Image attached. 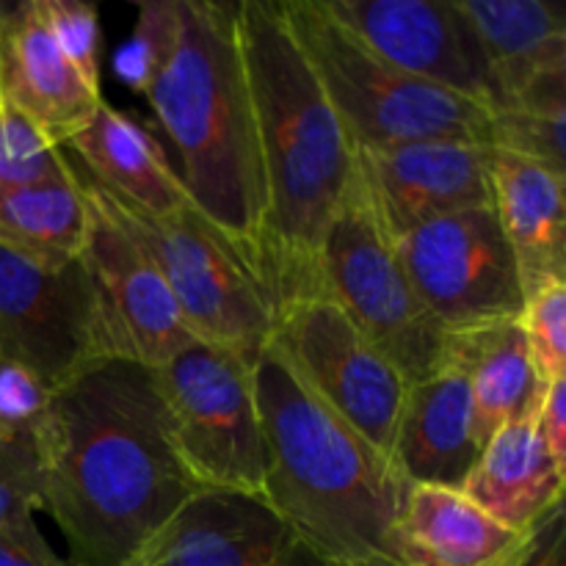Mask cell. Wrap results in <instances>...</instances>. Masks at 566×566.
Here are the masks:
<instances>
[{"label": "cell", "instance_id": "1", "mask_svg": "<svg viewBox=\"0 0 566 566\" xmlns=\"http://www.w3.org/2000/svg\"><path fill=\"white\" fill-rule=\"evenodd\" d=\"M42 512L70 566H125L199 486L182 470L149 368L97 359L53 390L36 440Z\"/></svg>", "mask_w": 566, "mask_h": 566}, {"label": "cell", "instance_id": "2", "mask_svg": "<svg viewBox=\"0 0 566 566\" xmlns=\"http://www.w3.org/2000/svg\"><path fill=\"white\" fill-rule=\"evenodd\" d=\"M238 36L265 188L258 285L271 307L324 293V241L359 169V147L298 48L280 0H241Z\"/></svg>", "mask_w": 566, "mask_h": 566}, {"label": "cell", "instance_id": "3", "mask_svg": "<svg viewBox=\"0 0 566 566\" xmlns=\"http://www.w3.org/2000/svg\"><path fill=\"white\" fill-rule=\"evenodd\" d=\"M144 97L177 153L191 205L258 282L265 188L238 3L169 0V36Z\"/></svg>", "mask_w": 566, "mask_h": 566}, {"label": "cell", "instance_id": "4", "mask_svg": "<svg viewBox=\"0 0 566 566\" xmlns=\"http://www.w3.org/2000/svg\"><path fill=\"white\" fill-rule=\"evenodd\" d=\"M269 506L329 566L387 562L409 481L265 343L252 365Z\"/></svg>", "mask_w": 566, "mask_h": 566}, {"label": "cell", "instance_id": "5", "mask_svg": "<svg viewBox=\"0 0 566 566\" xmlns=\"http://www.w3.org/2000/svg\"><path fill=\"white\" fill-rule=\"evenodd\" d=\"M285 20L359 149L423 138L495 147L492 108L431 86L370 53L324 0H280Z\"/></svg>", "mask_w": 566, "mask_h": 566}, {"label": "cell", "instance_id": "6", "mask_svg": "<svg viewBox=\"0 0 566 566\" xmlns=\"http://www.w3.org/2000/svg\"><path fill=\"white\" fill-rule=\"evenodd\" d=\"M83 182L88 197L158 265L191 335L254 365L271 340V307L208 219L193 205L171 216H144L86 177Z\"/></svg>", "mask_w": 566, "mask_h": 566}, {"label": "cell", "instance_id": "7", "mask_svg": "<svg viewBox=\"0 0 566 566\" xmlns=\"http://www.w3.org/2000/svg\"><path fill=\"white\" fill-rule=\"evenodd\" d=\"M321 271L326 296L346 310L409 385L440 368L448 335L420 302L398 254L396 235L376 210L363 169H357L326 232Z\"/></svg>", "mask_w": 566, "mask_h": 566}, {"label": "cell", "instance_id": "8", "mask_svg": "<svg viewBox=\"0 0 566 566\" xmlns=\"http://www.w3.org/2000/svg\"><path fill=\"white\" fill-rule=\"evenodd\" d=\"M153 376L171 448L193 484L263 497L265 440L252 365L193 340Z\"/></svg>", "mask_w": 566, "mask_h": 566}, {"label": "cell", "instance_id": "9", "mask_svg": "<svg viewBox=\"0 0 566 566\" xmlns=\"http://www.w3.org/2000/svg\"><path fill=\"white\" fill-rule=\"evenodd\" d=\"M271 346L315 398L392 462L409 381L329 298H296L274 313Z\"/></svg>", "mask_w": 566, "mask_h": 566}, {"label": "cell", "instance_id": "10", "mask_svg": "<svg viewBox=\"0 0 566 566\" xmlns=\"http://www.w3.org/2000/svg\"><path fill=\"white\" fill-rule=\"evenodd\" d=\"M420 302L446 335L520 318V271L492 208L426 221L396 238Z\"/></svg>", "mask_w": 566, "mask_h": 566}, {"label": "cell", "instance_id": "11", "mask_svg": "<svg viewBox=\"0 0 566 566\" xmlns=\"http://www.w3.org/2000/svg\"><path fill=\"white\" fill-rule=\"evenodd\" d=\"M88 208L92 227L81 260L92 285L99 359L160 368L197 337L153 258L92 197Z\"/></svg>", "mask_w": 566, "mask_h": 566}, {"label": "cell", "instance_id": "12", "mask_svg": "<svg viewBox=\"0 0 566 566\" xmlns=\"http://www.w3.org/2000/svg\"><path fill=\"white\" fill-rule=\"evenodd\" d=\"M0 357L33 370L53 390L97 363L83 260L50 269L0 243Z\"/></svg>", "mask_w": 566, "mask_h": 566}, {"label": "cell", "instance_id": "13", "mask_svg": "<svg viewBox=\"0 0 566 566\" xmlns=\"http://www.w3.org/2000/svg\"><path fill=\"white\" fill-rule=\"evenodd\" d=\"M324 6L396 70L495 108L484 44L459 0H324Z\"/></svg>", "mask_w": 566, "mask_h": 566}, {"label": "cell", "instance_id": "14", "mask_svg": "<svg viewBox=\"0 0 566 566\" xmlns=\"http://www.w3.org/2000/svg\"><path fill=\"white\" fill-rule=\"evenodd\" d=\"M125 566H329L260 495L199 490Z\"/></svg>", "mask_w": 566, "mask_h": 566}, {"label": "cell", "instance_id": "15", "mask_svg": "<svg viewBox=\"0 0 566 566\" xmlns=\"http://www.w3.org/2000/svg\"><path fill=\"white\" fill-rule=\"evenodd\" d=\"M492 153L490 144L423 138L359 149V169L398 238L442 216L492 208Z\"/></svg>", "mask_w": 566, "mask_h": 566}, {"label": "cell", "instance_id": "16", "mask_svg": "<svg viewBox=\"0 0 566 566\" xmlns=\"http://www.w3.org/2000/svg\"><path fill=\"white\" fill-rule=\"evenodd\" d=\"M0 97L61 149L103 103V92L83 81L50 36L36 0L0 3Z\"/></svg>", "mask_w": 566, "mask_h": 566}, {"label": "cell", "instance_id": "17", "mask_svg": "<svg viewBox=\"0 0 566 566\" xmlns=\"http://www.w3.org/2000/svg\"><path fill=\"white\" fill-rule=\"evenodd\" d=\"M531 534L497 523L462 490L407 484L387 536V562L396 566H514L528 547Z\"/></svg>", "mask_w": 566, "mask_h": 566}, {"label": "cell", "instance_id": "18", "mask_svg": "<svg viewBox=\"0 0 566 566\" xmlns=\"http://www.w3.org/2000/svg\"><path fill=\"white\" fill-rule=\"evenodd\" d=\"M468 374L446 354L440 368L412 381L398 420L392 464L409 484L462 490L481 457Z\"/></svg>", "mask_w": 566, "mask_h": 566}, {"label": "cell", "instance_id": "19", "mask_svg": "<svg viewBox=\"0 0 566 566\" xmlns=\"http://www.w3.org/2000/svg\"><path fill=\"white\" fill-rule=\"evenodd\" d=\"M564 177L523 155L492 153V210L503 227L525 298L566 282Z\"/></svg>", "mask_w": 566, "mask_h": 566}, {"label": "cell", "instance_id": "20", "mask_svg": "<svg viewBox=\"0 0 566 566\" xmlns=\"http://www.w3.org/2000/svg\"><path fill=\"white\" fill-rule=\"evenodd\" d=\"M86 180L144 216H171L191 205L158 138L103 97L97 114L66 144Z\"/></svg>", "mask_w": 566, "mask_h": 566}, {"label": "cell", "instance_id": "21", "mask_svg": "<svg viewBox=\"0 0 566 566\" xmlns=\"http://www.w3.org/2000/svg\"><path fill=\"white\" fill-rule=\"evenodd\" d=\"M566 470L553 462L534 418L497 429L481 448L462 492L497 523L531 534L553 509L564 506Z\"/></svg>", "mask_w": 566, "mask_h": 566}, {"label": "cell", "instance_id": "22", "mask_svg": "<svg viewBox=\"0 0 566 566\" xmlns=\"http://www.w3.org/2000/svg\"><path fill=\"white\" fill-rule=\"evenodd\" d=\"M459 6L484 44L497 92L495 108L539 77L566 70V17L562 3L459 0Z\"/></svg>", "mask_w": 566, "mask_h": 566}, {"label": "cell", "instance_id": "23", "mask_svg": "<svg viewBox=\"0 0 566 566\" xmlns=\"http://www.w3.org/2000/svg\"><path fill=\"white\" fill-rule=\"evenodd\" d=\"M446 354L468 374L475 437L481 446L503 426L534 418L545 385L536 376L517 318L453 332L448 335Z\"/></svg>", "mask_w": 566, "mask_h": 566}, {"label": "cell", "instance_id": "24", "mask_svg": "<svg viewBox=\"0 0 566 566\" xmlns=\"http://www.w3.org/2000/svg\"><path fill=\"white\" fill-rule=\"evenodd\" d=\"M92 208L81 171L42 186L0 191V243L39 265L61 269L81 260Z\"/></svg>", "mask_w": 566, "mask_h": 566}, {"label": "cell", "instance_id": "25", "mask_svg": "<svg viewBox=\"0 0 566 566\" xmlns=\"http://www.w3.org/2000/svg\"><path fill=\"white\" fill-rule=\"evenodd\" d=\"M495 147L566 175V70L539 77L492 111Z\"/></svg>", "mask_w": 566, "mask_h": 566}, {"label": "cell", "instance_id": "26", "mask_svg": "<svg viewBox=\"0 0 566 566\" xmlns=\"http://www.w3.org/2000/svg\"><path fill=\"white\" fill-rule=\"evenodd\" d=\"M72 171L64 149L0 97V191L64 180Z\"/></svg>", "mask_w": 566, "mask_h": 566}, {"label": "cell", "instance_id": "27", "mask_svg": "<svg viewBox=\"0 0 566 566\" xmlns=\"http://www.w3.org/2000/svg\"><path fill=\"white\" fill-rule=\"evenodd\" d=\"M517 321L542 385L566 379V282H547L531 293Z\"/></svg>", "mask_w": 566, "mask_h": 566}, {"label": "cell", "instance_id": "28", "mask_svg": "<svg viewBox=\"0 0 566 566\" xmlns=\"http://www.w3.org/2000/svg\"><path fill=\"white\" fill-rule=\"evenodd\" d=\"M53 387L20 363L0 357V442L36 446L48 423Z\"/></svg>", "mask_w": 566, "mask_h": 566}, {"label": "cell", "instance_id": "29", "mask_svg": "<svg viewBox=\"0 0 566 566\" xmlns=\"http://www.w3.org/2000/svg\"><path fill=\"white\" fill-rule=\"evenodd\" d=\"M50 36L83 75L99 88V17L97 6L81 0H36Z\"/></svg>", "mask_w": 566, "mask_h": 566}, {"label": "cell", "instance_id": "30", "mask_svg": "<svg viewBox=\"0 0 566 566\" xmlns=\"http://www.w3.org/2000/svg\"><path fill=\"white\" fill-rule=\"evenodd\" d=\"M169 36V0L138 3L136 28L114 53V72L130 92L147 94Z\"/></svg>", "mask_w": 566, "mask_h": 566}, {"label": "cell", "instance_id": "31", "mask_svg": "<svg viewBox=\"0 0 566 566\" xmlns=\"http://www.w3.org/2000/svg\"><path fill=\"white\" fill-rule=\"evenodd\" d=\"M42 512V459L36 446L0 442V528Z\"/></svg>", "mask_w": 566, "mask_h": 566}, {"label": "cell", "instance_id": "32", "mask_svg": "<svg viewBox=\"0 0 566 566\" xmlns=\"http://www.w3.org/2000/svg\"><path fill=\"white\" fill-rule=\"evenodd\" d=\"M0 566H70V562L55 556L36 517H25L0 528Z\"/></svg>", "mask_w": 566, "mask_h": 566}, {"label": "cell", "instance_id": "33", "mask_svg": "<svg viewBox=\"0 0 566 566\" xmlns=\"http://www.w3.org/2000/svg\"><path fill=\"white\" fill-rule=\"evenodd\" d=\"M534 420L553 462L566 470V379L545 385Z\"/></svg>", "mask_w": 566, "mask_h": 566}, {"label": "cell", "instance_id": "34", "mask_svg": "<svg viewBox=\"0 0 566 566\" xmlns=\"http://www.w3.org/2000/svg\"><path fill=\"white\" fill-rule=\"evenodd\" d=\"M514 566H566L564 506L553 509L531 534L528 547Z\"/></svg>", "mask_w": 566, "mask_h": 566}, {"label": "cell", "instance_id": "35", "mask_svg": "<svg viewBox=\"0 0 566 566\" xmlns=\"http://www.w3.org/2000/svg\"><path fill=\"white\" fill-rule=\"evenodd\" d=\"M352 566H396V564L385 562V558H374V562H363V564H352Z\"/></svg>", "mask_w": 566, "mask_h": 566}]
</instances>
